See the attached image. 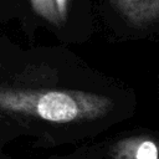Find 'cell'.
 Wrapping results in <instances>:
<instances>
[{"mask_svg":"<svg viewBox=\"0 0 159 159\" xmlns=\"http://www.w3.org/2000/svg\"><path fill=\"white\" fill-rule=\"evenodd\" d=\"M113 108L112 98L93 92L0 86V122L35 137L37 148L75 144Z\"/></svg>","mask_w":159,"mask_h":159,"instance_id":"cell-1","label":"cell"},{"mask_svg":"<svg viewBox=\"0 0 159 159\" xmlns=\"http://www.w3.org/2000/svg\"><path fill=\"white\" fill-rule=\"evenodd\" d=\"M101 159H159V140L149 135H128L97 149Z\"/></svg>","mask_w":159,"mask_h":159,"instance_id":"cell-2","label":"cell"},{"mask_svg":"<svg viewBox=\"0 0 159 159\" xmlns=\"http://www.w3.org/2000/svg\"><path fill=\"white\" fill-rule=\"evenodd\" d=\"M112 2L120 15L135 27L159 21V0H112Z\"/></svg>","mask_w":159,"mask_h":159,"instance_id":"cell-3","label":"cell"},{"mask_svg":"<svg viewBox=\"0 0 159 159\" xmlns=\"http://www.w3.org/2000/svg\"><path fill=\"white\" fill-rule=\"evenodd\" d=\"M30 2L34 11L39 16L43 17L46 21H48L52 25L56 26L62 25L55 0H30Z\"/></svg>","mask_w":159,"mask_h":159,"instance_id":"cell-4","label":"cell"},{"mask_svg":"<svg viewBox=\"0 0 159 159\" xmlns=\"http://www.w3.org/2000/svg\"><path fill=\"white\" fill-rule=\"evenodd\" d=\"M48 159H101L97 149L93 147H82L67 154L51 155Z\"/></svg>","mask_w":159,"mask_h":159,"instance_id":"cell-5","label":"cell"},{"mask_svg":"<svg viewBox=\"0 0 159 159\" xmlns=\"http://www.w3.org/2000/svg\"><path fill=\"white\" fill-rule=\"evenodd\" d=\"M20 135L15 129L10 128L5 123L0 122V149H4L5 144H7L10 140H12L15 137Z\"/></svg>","mask_w":159,"mask_h":159,"instance_id":"cell-6","label":"cell"},{"mask_svg":"<svg viewBox=\"0 0 159 159\" xmlns=\"http://www.w3.org/2000/svg\"><path fill=\"white\" fill-rule=\"evenodd\" d=\"M68 1L70 0H55L56 2V7L60 15V19L62 21V24L67 20V14H68Z\"/></svg>","mask_w":159,"mask_h":159,"instance_id":"cell-7","label":"cell"},{"mask_svg":"<svg viewBox=\"0 0 159 159\" xmlns=\"http://www.w3.org/2000/svg\"><path fill=\"white\" fill-rule=\"evenodd\" d=\"M0 159H12L7 153L4 152V149H0Z\"/></svg>","mask_w":159,"mask_h":159,"instance_id":"cell-8","label":"cell"}]
</instances>
